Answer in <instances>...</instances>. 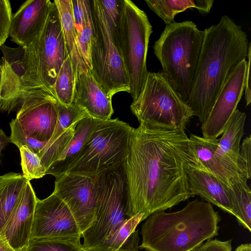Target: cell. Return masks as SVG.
<instances>
[{"instance_id": "obj_16", "label": "cell", "mask_w": 251, "mask_h": 251, "mask_svg": "<svg viewBox=\"0 0 251 251\" xmlns=\"http://www.w3.org/2000/svg\"><path fill=\"white\" fill-rule=\"evenodd\" d=\"M73 103L98 120H110L114 113L112 98L99 84L89 69L75 76Z\"/></svg>"}, {"instance_id": "obj_23", "label": "cell", "mask_w": 251, "mask_h": 251, "mask_svg": "<svg viewBox=\"0 0 251 251\" xmlns=\"http://www.w3.org/2000/svg\"><path fill=\"white\" fill-rule=\"evenodd\" d=\"M27 179L11 172L0 176V232L10 217Z\"/></svg>"}, {"instance_id": "obj_4", "label": "cell", "mask_w": 251, "mask_h": 251, "mask_svg": "<svg viewBox=\"0 0 251 251\" xmlns=\"http://www.w3.org/2000/svg\"><path fill=\"white\" fill-rule=\"evenodd\" d=\"M204 30L191 21L166 25L153 46L164 75L184 101L192 90Z\"/></svg>"}, {"instance_id": "obj_34", "label": "cell", "mask_w": 251, "mask_h": 251, "mask_svg": "<svg viewBox=\"0 0 251 251\" xmlns=\"http://www.w3.org/2000/svg\"><path fill=\"white\" fill-rule=\"evenodd\" d=\"M11 143L14 144L20 149L22 146L26 147L32 152L38 154L43 149L47 142L26 137L20 133L11 132Z\"/></svg>"}, {"instance_id": "obj_19", "label": "cell", "mask_w": 251, "mask_h": 251, "mask_svg": "<svg viewBox=\"0 0 251 251\" xmlns=\"http://www.w3.org/2000/svg\"><path fill=\"white\" fill-rule=\"evenodd\" d=\"M99 120L89 116L78 122L68 145L57 160L47 170L46 175H51L55 177L66 173L69 166L92 136Z\"/></svg>"}, {"instance_id": "obj_30", "label": "cell", "mask_w": 251, "mask_h": 251, "mask_svg": "<svg viewBox=\"0 0 251 251\" xmlns=\"http://www.w3.org/2000/svg\"><path fill=\"white\" fill-rule=\"evenodd\" d=\"M19 150L24 177L30 181L44 176L46 175V170L42 165L37 154L30 151L25 146L21 147Z\"/></svg>"}, {"instance_id": "obj_20", "label": "cell", "mask_w": 251, "mask_h": 251, "mask_svg": "<svg viewBox=\"0 0 251 251\" xmlns=\"http://www.w3.org/2000/svg\"><path fill=\"white\" fill-rule=\"evenodd\" d=\"M57 7L67 53L72 65L75 76L87 71L79 49L75 29L72 0H53Z\"/></svg>"}, {"instance_id": "obj_8", "label": "cell", "mask_w": 251, "mask_h": 251, "mask_svg": "<svg viewBox=\"0 0 251 251\" xmlns=\"http://www.w3.org/2000/svg\"><path fill=\"white\" fill-rule=\"evenodd\" d=\"M118 118L100 120L92 136L66 173L93 177L125 163L133 129Z\"/></svg>"}, {"instance_id": "obj_31", "label": "cell", "mask_w": 251, "mask_h": 251, "mask_svg": "<svg viewBox=\"0 0 251 251\" xmlns=\"http://www.w3.org/2000/svg\"><path fill=\"white\" fill-rule=\"evenodd\" d=\"M237 165L241 173L247 179L251 177V135L243 140L240 147Z\"/></svg>"}, {"instance_id": "obj_15", "label": "cell", "mask_w": 251, "mask_h": 251, "mask_svg": "<svg viewBox=\"0 0 251 251\" xmlns=\"http://www.w3.org/2000/svg\"><path fill=\"white\" fill-rule=\"evenodd\" d=\"M53 3L50 0H27L12 15L9 36L20 47L31 43L42 30Z\"/></svg>"}, {"instance_id": "obj_18", "label": "cell", "mask_w": 251, "mask_h": 251, "mask_svg": "<svg viewBox=\"0 0 251 251\" xmlns=\"http://www.w3.org/2000/svg\"><path fill=\"white\" fill-rule=\"evenodd\" d=\"M187 174L192 197L199 196L234 216L228 186L200 165L189 166Z\"/></svg>"}, {"instance_id": "obj_25", "label": "cell", "mask_w": 251, "mask_h": 251, "mask_svg": "<svg viewBox=\"0 0 251 251\" xmlns=\"http://www.w3.org/2000/svg\"><path fill=\"white\" fill-rule=\"evenodd\" d=\"M246 119V113L236 109L228 121L223 135L219 139L220 150L237 165Z\"/></svg>"}, {"instance_id": "obj_39", "label": "cell", "mask_w": 251, "mask_h": 251, "mask_svg": "<svg viewBox=\"0 0 251 251\" xmlns=\"http://www.w3.org/2000/svg\"><path fill=\"white\" fill-rule=\"evenodd\" d=\"M235 251H251L250 243L242 244L238 246Z\"/></svg>"}, {"instance_id": "obj_41", "label": "cell", "mask_w": 251, "mask_h": 251, "mask_svg": "<svg viewBox=\"0 0 251 251\" xmlns=\"http://www.w3.org/2000/svg\"></svg>"}, {"instance_id": "obj_28", "label": "cell", "mask_w": 251, "mask_h": 251, "mask_svg": "<svg viewBox=\"0 0 251 251\" xmlns=\"http://www.w3.org/2000/svg\"><path fill=\"white\" fill-rule=\"evenodd\" d=\"M78 123L68 127L55 139L49 140L43 149L38 154L41 163L46 170V172L57 160L68 145Z\"/></svg>"}, {"instance_id": "obj_33", "label": "cell", "mask_w": 251, "mask_h": 251, "mask_svg": "<svg viewBox=\"0 0 251 251\" xmlns=\"http://www.w3.org/2000/svg\"><path fill=\"white\" fill-rule=\"evenodd\" d=\"M72 0L74 25L78 35L84 25L86 13L90 7V1L89 0Z\"/></svg>"}, {"instance_id": "obj_36", "label": "cell", "mask_w": 251, "mask_h": 251, "mask_svg": "<svg viewBox=\"0 0 251 251\" xmlns=\"http://www.w3.org/2000/svg\"><path fill=\"white\" fill-rule=\"evenodd\" d=\"M251 43L249 42L248 51L247 56L248 59L247 72L245 84V99L246 106H248L251 102Z\"/></svg>"}, {"instance_id": "obj_5", "label": "cell", "mask_w": 251, "mask_h": 251, "mask_svg": "<svg viewBox=\"0 0 251 251\" xmlns=\"http://www.w3.org/2000/svg\"><path fill=\"white\" fill-rule=\"evenodd\" d=\"M106 17L129 80V94L134 100L149 73L146 60L152 26L146 13L130 0H120L118 20Z\"/></svg>"}, {"instance_id": "obj_29", "label": "cell", "mask_w": 251, "mask_h": 251, "mask_svg": "<svg viewBox=\"0 0 251 251\" xmlns=\"http://www.w3.org/2000/svg\"><path fill=\"white\" fill-rule=\"evenodd\" d=\"M94 34V27L90 5L86 13L84 25L82 30L77 35L78 45L81 55L86 67L89 70L91 68L90 53Z\"/></svg>"}, {"instance_id": "obj_9", "label": "cell", "mask_w": 251, "mask_h": 251, "mask_svg": "<svg viewBox=\"0 0 251 251\" xmlns=\"http://www.w3.org/2000/svg\"><path fill=\"white\" fill-rule=\"evenodd\" d=\"M94 34L89 70L110 97L120 92L130 93L129 82L121 55L113 39L104 11L99 0H90Z\"/></svg>"}, {"instance_id": "obj_13", "label": "cell", "mask_w": 251, "mask_h": 251, "mask_svg": "<svg viewBox=\"0 0 251 251\" xmlns=\"http://www.w3.org/2000/svg\"><path fill=\"white\" fill-rule=\"evenodd\" d=\"M247 61L236 67L220 92L206 121L201 125L203 137L216 139L223 133L245 89Z\"/></svg>"}, {"instance_id": "obj_24", "label": "cell", "mask_w": 251, "mask_h": 251, "mask_svg": "<svg viewBox=\"0 0 251 251\" xmlns=\"http://www.w3.org/2000/svg\"><path fill=\"white\" fill-rule=\"evenodd\" d=\"M247 180L239 175L229 181L228 187L234 216L240 225L251 232V191Z\"/></svg>"}, {"instance_id": "obj_27", "label": "cell", "mask_w": 251, "mask_h": 251, "mask_svg": "<svg viewBox=\"0 0 251 251\" xmlns=\"http://www.w3.org/2000/svg\"><path fill=\"white\" fill-rule=\"evenodd\" d=\"M80 238H31L22 251H84Z\"/></svg>"}, {"instance_id": "obj_37", "label": "cell", "mask_w": 251, "mask_h": 251, "mask_svg": "<svg viewBox=\"0 0 251 251\" xmlns=\"http://www.w3.org/2000/svg\"><path fill=\"white\" fill-rule=\"evenodd\" d=\"M9 143H11L10 136H7L3 130L1 128H0V158L1 151ZM0 162L1 160L0 159Z\"/></svg>"}, {"instance_id": "obj_2", "label": "cell", "mask_w": 251, "mask_h": 251, "mask_svg": "<svg viewBox=\"0 0 251 251\" xmlns=\"http://www.w3.org/2000/svg\"><path fill=\"white\" fill-rule=\"evenodd\" d=\"M204 32L192 90L186 101L201 125L226 81L247 58L249 43L242 27L226 15Z\"/></svg>"}, {"instance_id": "obj_38", "label": "cell", "mask_w": 251, "mask_h": 251, "mask_svg": "<svg viewBox=\"0 0 251 251\" xmlns=\"http://www.w3.org/2000/svg\"><path fill=\"white\" fill-rule=\"evenodd\" d=\"M0 251H16L6 241L0 238Z\"/></svg>"}, {"instance_id": "obj_17", "label": "cell", "mask_w": 251, "mask_h": 251, "mask_svg": "<svg viewBox=\"0 0 251 251\" xmlns=\"http://www.w3.org/2000/svg\"><path fill=\"white\" fill-rule=\"evenodd\" d=\"M189 139L199 165L227 186L231 179L243 175L237 164L220 150L218 139H207L193 134Z\"/></svg>"}, {"instance_id": "obj_10", "label": "cell", "mask_w": 251, "mask_h": 251, "mask_svg": "<svg viewBox=\"0 0 251 251\" xmlns=\"http://www.w3.org/2000/svg\"><path fill=\"white\" fill-rule=\"evenodd\" d=\"M55 98L33 97L22 100L16 117L10 123L11 132L47 142L54 130L57 113Z\"/></svg>"}, {"instance_id": "obj_7", "label": "cell", "mask_w": 251, "mask_h": 251, "mask_svg": "<svg viewBox=\"0 0 251 251\" xmlns=\"http://www.w3.org/2000/svg\"><path fill=\"white\" fill-rule=\"evenodd\" d=\"M130 107L139 123L165 130H185L193 116L162 72L148 73L142 91Z\"/></svg>"}, {"instance_id": "obj_12", "label": "cell", "mask_w": 251, "mask_h": 251, "mask_svg": "<svg viewBox=\"0 0 251 251\" xmlns=\"http://www.w3.org/2000/svg\"><path fill=\"white\" fill-rule=\"evenodd\" d=\"M82 237L81 232L67 205L53 193L37 198L31 238Z\"/></svg>"}, {"instance_id": "obj_26", "label": "cell", "mask_w": 251, "mask_h": 251, "mask_svg": "<svg viewBox=\"0 0 251 251\" xmlns=\"http://www.w3.org/2000/svg\"><path fill=\"white\" fill-rule=\"evenodd\" d=\"M75 82L71 60L68 56L61 66L53 86V95L58 102L66 106L73 103Z\"/></svg>"}, {"instance_id": "obj_3", "label": "cell", "mask_w": 251, "mask_h": 251, "mask_svg": "<svg viewBox=\"0 0 251 251\" xmlns=\"http://www.w3.org/2000/svg\"><path fill=\"white\" fill-rule=\"evenodd\" d=\"M221 218L212 204L196 199L181 210L150 215L142 225L139 249L147 251H193L218 235Z\"/></svg>"}, {"instance_id": "obj_11", "label": "cell", "mask_w": 251, "mask_h": 251, "mask_svg": "<svg viewBox=\"0 0 251 251\" xmlns=\"http://www.w3.org/2000/svg\"><path fill=\"white\" fill-rule=\"evenodd\" d=\"M55 178L53 193L68 207L82 234L95 219L96 191L94 177L65 173Z\"/></svg>"}, {"instance_id": "obj_1", "label": "cell", "mask_w": 251, "mask_h": 251, "mask_svg": "<svg viewBox=\"0 0 251 251\" xmlns=\"http://www.w3.org/2000/svg\"><path fill=\"white\" fill-rule=\"evenodd\" d=\"M199 165L185 130H165L140 123L133 128L125 161L128 192L126 215L165 211L191 195L187 169Z\"/></svg>"}, {"instance_id": "obj_22", "label": "cell", "mask_w": 251, "mask_h": 251, "mask_svg": "<svg viewBox=\"0 0 251 251\" xmlns=\"http://www.w3.org/2000/svg\"><path fill=\"white\" fill-rule=\"evenodd\" d=\"M148 7L166 24L174 22L175 16L189 8H194L202 15L208 14L214 0H145Z\"/></svg>"}, {"instance_id": "obj_21", "label": "cell", "mask_w": 251, "mask_h": 251, "mask_svg": "<svg viewBox=\"0 0 251 251\" xmlns=\"http://www.w3.org/2000/svg\"><path fill=\"white\" fill-rule=\"evenodd\" d=\"M143 214L127 218L98 248L91 251H138L140 238L136 230Z\"/></svg>"}, {"instance_id": "obj_14", "label": "cell", "mask_w": 251, "mask_h": 251, "mask_svg": "<svg viewBox=\"0 0 251 251\" xmlns=\"http://www.w3.org/2000/svg\"><path fill=\"white\" fill-rule=\"evenodd\" d=\"M37 199L30 181L27 180L0 232V238L16 251H22L30 239Z\"/></svg>"}, {"instance_id": "obj_32", "label": "cell", "mask_w": 251, "mask_h": 251, "mask_svg": "<svg viewBox=\"0 0 251 251\" xmlns=\"http://www.w3.org/2000/svg\"><path fill=\"white\" fill-rule=\"evenodd\" d=\"M12 15L10 1L0 0V47L9 35Z\"/></svg>"}, {"instance_id": "obj_35", "label": "cell", "mask_w": 251, "mask_h": 251, "mask_svg": "<svg viewBox=\"0 0 251 251\" xmlns=\"http://www.w3.org/2000/svg\"><path fill=\"white\" fill-rule=\"evenodd\" d=\"M232 239L221 241L217 239L206 240L193 251H232Z\"/></svg>"}, {"instance_id": "obj_40", "label": "cell", "mask_w": 251, "mask_h": 251, "mask_svg": "<svg viewBox=\"0 0 251 251\" xmlns=\"http://www.w3.org/2000/svg\"><path fill=\"white\" fill-rule=\"evenodd\" d=\"M0 76H1V73H0Z\"/></svg>"}, {"instance_id": "obj_6", "label": "cell", "mask_w": 251, "mask_h": 251, "mask_svg": "<svg viewBox=\"0 0 251 251\" xmlns=\"http://www.w3.org/2000/svg\"><path fill=\"white\" fill-rule=\"evenodd\" d=\"M96 191L95 219L82 233L84 251L99 247L128 217L125 163L94 176Z\"/></svg>"}]
</instances>
